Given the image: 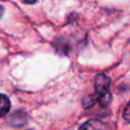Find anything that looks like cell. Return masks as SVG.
<instances>
[{
	"instance_id": "1",
	"label": "cell",
	"mask_w": 130,
	"mask_h": 130,
	"mask_svg": "<svg viewBox=\"0 0 130 130\" xmlns=\"http://www.w3.org/2000/svg\"><path fill=\"white\" fill-rule=\"evenodd\" d=\"M95 90H96V99H98L102 106L108 105L112 95L110 91V79L105 74H99L95 79Z\"/></svg>"
},
{
	"instance_id": "2",
	"label": "cell",
	"mask_w": 130,
	"mask_h": 130,
	"mask_svg": "<svg viewBox=\"0 0 130 130\" xmlns=\"http://www.w3.org/2000/svg\"><path fill=\"white\" fill-rule=\"evenodd\" d=\"M9 108H10V102L8 97L0 94V118L6 115L9 112Z\"/></svg>"
},
{
	"instance_id": "3",
	"label": "cell",
	"mask_w": 130,
	"mask_h": 130,
	"mask_svg": "<svg viewBox=\"0 0 130 130\" xmlns=\"http://www.w3.org/2000/svg\"><path fill=\"white\" fill-rule=\"evenodd\" d=\"M105 124L104 123H102L101 121H98V120H90V121H88L87 123H85V124H82L81 126V128L82 129H103V128H105Z\"/></svg>"
},
{
	"instance_id": "4",
	"label": "cell",
	"mask_w": 130,
	"mask_h": 130,
	"mask_svg": "<svg viewBox=\"0 0 130 130\" xmlns=\"http://www.w3.org/2000/svg\"><path fill=\"white\" fill-rule=\"evenodd\" d=\"M123 118L127 122H130V102L128 103V105L126 106L124 108V112H123Z\"/></svg>"
},
{
	"instance_id": "5",
	"label": "cell",
	"mask_w": 130,
	"mask_h": 130,
	"mask_svg": "<svg viewBox=\"0 0 130 130\" xmlns=\"http://www.w3.org/2000/svg\"><path fill=\"white\" fill-rule=\"evenodd\" d=\"M23 2H25V4H33V2H36L37 0H22Z\"/></svg>"
},
{
	"instance_id": "6",
	"label": "cell",
	"mask_w": 130,
	"mask_h": 130,
	"mask_svg": "<svg viewBox=\"0 0 130 130\" xmlns=\"http://www.w3.org/2000/svg\"><path fill=\"white\" fill-rule=\"evenodd\" d=\"M2 14H4V7H2L1 5H0V17L2 16Z\"/></svg>"
}]
</instances>
